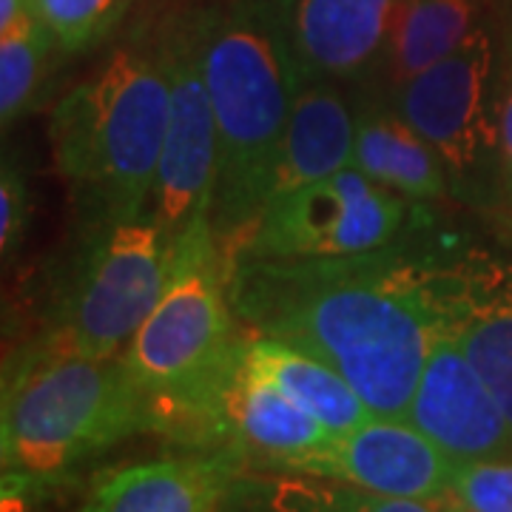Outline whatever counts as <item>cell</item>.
<instances>
[{"label": "cell", "mask_w": 512, "mask_h": 512, "mask_svg": "<svg viewBox=\"0 0 512 512\" xmlns=\"http://www.w3.org/2000/svg\"><path fill=\"white\" fill-rule=\"evenodd\" d=\"M464 259L402 242L336 259L228 268L237 322L339 370L382 419H404L433 342L453 328Z\"/></svg>", "instance_id": "obj_1"}, {"label": "cell", "mask_w": 512, "mask_h": 512, "mask_svg": "<svg viewBox=\"0 0 512 512\" xmlns=\"http://www.w3.org/2000/svg\"><path fill=\"white\" fill-rule=\"evenodd\" d=\"M197 12L202 69L220 128L211 228L228 259L271 202L276 160L302 80L282 3L222 0Z\"/></svg>", "instance_id": "obj_2"}, {"label": "cell", "mask_w": 512, "mask_h": 512, "mask_svg": "<svg viewBox=\"0 0 512 512\" xmlns=\"http://www.w3.org/2000/svg\"><path fill=\"white\" fill-rule=\"evenodd\" d=\"M168 69L157 29L137 32L60 97L49 137L86 222L151 214L165 128Z\"/></svg>", "instance_id": "obj_3"}, {"label": "cell", "mask_w": 512, "mask_h": 512, "mask_svg": "<svg viewBox=\"0 0 512 512\" xmlns=\"http://www.w3.org/2000/svg\"><path fill=\"white\" fill-rule=\"evenodd\" d=\"M146 421V393L123 356H86L35 339L3 379V470L55 478L146 433Z\"/></svg>", "instance_id": "obj_4"}, {"label": "cell", "mask_w": 512, "mask_h": 512, "mask_svg": "<svg viewBox=\"0 0 512 512\" xmlns=\"http://www.w3.org/2000/svg\"><path fill=\"white\" fill-rule=\"evenodd\" d=\"M498 57L501 29L490 3L487 15L450 55L387 92L399 114L436 151L453 200L484 214L501 211Z\"/></svg>", "instance_id": "obj_5"}, {"label": "cell", "mask_w": 512, "mask_h": 512, "mask_svg": "<svg viewBox=\"0 0 512 512\" xmlns=\"http://www.w3.org/2000/svg\"><path fill=\"white\" fill-rule=\"evenodd\" d=\"M242 325L231 308L228 259L202 214L174 237L160 302L123 353L146 396L202 382L237 348Z\"/></svg>", "instance_id": "obj_6"}, {"label": "cell", "mask_w": 512, "mask_h": 512, "mask_svg": "<svg viewBox=\"0 0 512 512\" xmlns=\"http://www.w3.org/2000/svg\"><path fill=\"white\" fill-rule=\"evenodd\" d=\"M171 245L154 214L86 222L83 248L40 339L86 356H123L160 302Z\"/></svg>", "instance_id": "obj_7"}, {"label": "cell", "mask_w": 512, "mask_h": 512, "mask_svg": "<svg viewBox=\"0 0 512 512\" xmlns=\"http://www.w3.org/2000/svg\"><path fill=\"white\" fill-rule=\"evenodd\" d=\"M419 205L350 165L268 202L254 228L231 251L228 268L251 259L293 262L382 251L424 225Z\"/></svg>", "instance_id": "obj_8"}, {"label": "cell", "mask_w": 512, "mask_h": 512, "mask_svg": "<svg viewBox=\"0 0 512 512\" xmlns=\"http://www.w3.org/2000/svg\"><path fill=\"white\" fill-rule=\"evenodd\" d=\"M168 69V128L151 214L174 239L191 220L211 217L220 171V128L202 69L200 12L183 9L157 26Z\"/></svg>", "instance_id": "obj_9"}, {"label": "cell", "mask_w": 512, "mask_h": 512, "mask_svg": "<svg viewBox=\"0 0 512 512\" xmlns=\"http://www.w3.org/2000/svg\"><path fill=\"white\" fill-rule=\"evenodd\" d=\"M282 473L328 478L365 493L407 501H447L456 461L404 419L373 416Z\"/></svg>", "instance_id": "obj_10"}, {"label": "cell", "mask_w": 512, "mask_h": 512, "mask_svg": "<svg viewBox=\"0 0 512 512\" xmlns=\"http://www.w3.org/2000/svg\"><path fill=\"white\" fill-rule=\"evenodd\" d=\"M404 421L456 464L512 453L510 427L453 330L433 342Z\"/></svg>", "instance_id": "obj_11"}, {"label": "cell", "mask_w": 512, "mask_h": 512, "mask_svg": "<svg viewBox=\"0 0 512 512\" xmlns=\"http://www.w3.org/2000/svg\"><path fill=\"white\" fill-rule=\"evenodd\" d=\"M399 0H291L288 37L299 80L373 86Z\"/></svg>", "instance_id": "obj_12"}, {"label": "cell", "mask_w": 512, "mask_h": 512, "mask_svg": "<svg viewBox=\"0 0 512 512\" xmlns=\"http://www.w3.org/2000/svg\"><path fill=\"white\" fill-rule=\"evenodd\" d=\"M222 419L228 447L245 453L248 467L274 473H282L296 458L319 450L330 439L311 413L245 362V333L222 384Z\"/></svg>", "instance_id": "obj_13"}, {"label": "cell", "mask_w": 512, "mask_h": 512, "mask_svg": "<svg viewBox=\"0 0 512 512\" xmlns=\"http://www.w3.org/2000/svg\"><path fill=\"white\" fill-rule=\"evenodd\" d=\"M245 470L234 447L157 458L111 473L83 512H220Z\"/></svg>", "instance_id": "obj_14"}, {"label": "cell", "mask_w": 512, "mask_h": 512, "mask_svg": "<svg viewBox=\"0 0 512 512\" xmlns=\"http://www.w3.org/2000/svg\"><path fill=\"white\" fill-rule=\"evenodd\" d=\"M450 330L512 433V262L464 259Z\"/></svg>", "instance_id": "obj_15"}, {"label": "cell", "mask_w": 512, "mask_h": 512, "mask_svg": "<svg viewBox=\"0 0 512 512\" xmlns=\"http://www.w3.org/2000/svg\"><path fill=\"white\" fill-rule=\"evenodd\" d=\"M353 168L410 202L453 200L436 151L376 86H362L356 97Z\"/></svg>", "instance_id": "obj_16"}, {"label": "cell", "mask_w": 512, "mask_h": 512, "mask_svg": "<svg viewBox=\"0 0 512 512\" xmlns=\"http://www.w3.org/2000/svg\"><path fill=\"white\" fill-rule=\"evenodd\" d=\"M353 146L356 97L350 100L348 86L330 80L299 83L291 120L282 137V151L276 160L271 200L350 168Z\"/></svg>", "instance_id": "obj_17"}, {"label": "cell", "mask_w": 512, "mask_h": 512, "mask_svg": "<svg viewBox=\"0 0 512 512\" xmlns=\"http://www.w3.org/2000/svg\"><path fill=\"white\" fill-rule=\"evenodd\" d=\"M245 362L311 413L330 436H342L373 419L353 384L322 359L271 336L245 330Z\"/></svg>", "instance_id": "obj_18"}, {"label": "cell", "mask_w": 512, "mask_h": 512, "mask_svg": "<svg viewBox=\"0 0 512 512\" xmlns=\"http://www.w3.org/2000/svg\"><path fill=\"white\" fill-rule=\"evenodd\" d=\"M487 9L490 0H399L382 72L373 86L390 92L430 69L473 32Z\"/></svg>", "instance_id": "obj_19"}, {"label": "cell", "mask_w": 512, "mask_h": 512, "mask_svg": "<svg viewBox=\"0 0 512 512\" xmlns=\"http://www.w3.org/2000/svg\"><path fill=\"white\" fill-rule=\"evenodd\" d=\"M220 512H456V501L384 498L328 478L299 473L259 478L245 470Z\"/></svg>", "instance_id": "obj_20"}, {"label": "cell", "mask_w": 512, "mask_h": 512, "mask_svg": "<svg viewBox=\"0 0 512 512\" xmlns=\"http://www.w3.org/2000/svg\"><path fill=\"white\" fill-rule=\"evenodd\" d=\"M55 37L40 15L20 20L0 32V120L3 128L18 123L35 106L49 72Z\"/></svg>", "instance_id": "obj_21"}, {"label": "cell", "mask_w": 512, "mask_h": 512, "mask_svg": "<svg viewBox=\"0 0 512 512\" xmlns=\"http://www.w3.org/2000/svg\"><path fill=\"white\" fill-rule=\"evenodd\" d=\"M57 49L77 55L97 46L126 18L131 0H35Z\"/></svg>", "instance_id": "obj_22"}, {"label": "cell", "mask_w": 512, "mask_h": 512, "mask_svg": "<svg viewBox=\"0 0 512 512\" xmlns=\"http://www.w3.org/2000/svg\"><path fill=\"white\" fill-rule=\"evenodd\" d=\"M450 495L461 512H512V453L456 464Z\"/></svg>", "instance_id": "obj_23"}, {"label": "cell", "mask_w": 512, "mask_h": 512, "mask_svg": "<svg viewBox=\"0 0 512 512\" xmlns=\"http://www.w3.org/2000/svg\"><path fill=\"white\" fill-rule=\"evenodd\" d=\"M501 29L498 57V174H501V211L512 214V0L495 6Z\"/></svg>", "instance_id": "obj_24"}, {"label": "cell", "mask_w": 512, "mask_h": 512, "mask_svg": "<svg viewBox=\"0 0 512 512\" xmlns=\"http://www.w3.org/2000/svg\"><path fill=\"white\" fill-rule=\"evenodd\" d=\"M29 222V185L18 165L12 160H3L0 171V248L3 256L18 251L23 231Z\"/></svg>", "instance_id": "obj_25"}, {"label": "cell", "mask_w": 512, "mask_h": 512, "mask_svg": "<svg viewBox=\"0 0 512 512\" xmlns=\"http://www.w3.org/2000/svg\"><path fill=\"white\" fill-rule=\"evenodd\" d=\"M46 478L29 476V473H15L3 470V495H0V512H29L35 487Z\"/></svg>", "instance_id": "obj_26"}, {"label": "cell", "mask_w": 512, "mask_h": 512, "mask_svg": "<svg viewBox=\"0 0 512 512\" xmlns=\"http://www.w3.org/2000/svg\"><path fill=\"white\" fill-rule=\"evenodd\" d=\"M498 217V225H501V231L504 234H510L512 237V214H495Z\"/></svg>", "instance_id": "obj_27"}, {"label": "cell", "mask_w": 512, "mask_h": 512, "mask_svg": "<svg viewBox=\"0 0 512 512\" xmlns=\"http://www.w3.org/2000/svg\"><path fill=\"white\" fill-rule=\"evenodd\" d=\"M276 3H282V6H285V9H288V6H291V0H276Z\"/></svg>", "instance_id": "obj_28"}]
</instances>
